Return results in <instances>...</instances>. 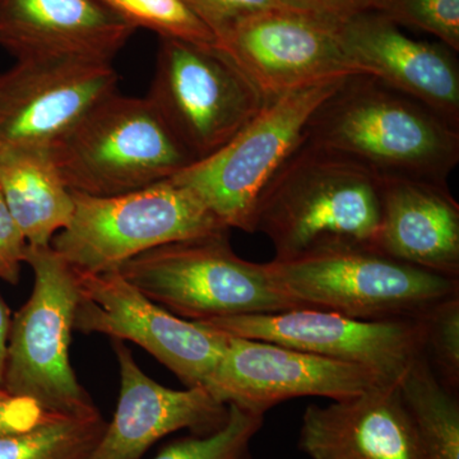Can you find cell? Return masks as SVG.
<instances>
[{
  "label": "cell",
  "mask_w": 459,
  "mask_h": 459,
  "mask_svg": "<svg viewBox=\"0 0 459 459\" xmlns=\"http://www.w3.org/2000/svg\"><path fill=\"white\" fill-rule=\"evenodd\" d=\"M380 175L303 137L256 199L252 234L274 247V259L325 250H376Z\"/></svg>",
  "instance_id": "1"
},
{
  "label": "cell",
  "mask_w": 459,
  "mask_h": 459,
  "mask_svg": "<svg viewBox=\"0 0 459 459\" xmlns=\"http://www.w3.org/2000/svg\"><path fill=\"white\" fill-rule=\"evenodd\" d=\"M304 137L380 177L448 180L459 162V129L369 74H350L316 108Z\"/></svg>",
  "instance_id": "2"
},
{
  "label": "cell",
  "mask_w": 459,
  "mask_h": 459,
  "mask_svg": "<svg viewBox=\"0 0 459 459\" xmlns=\"http://www.w3.org/2000/svg\"><path fill=\"white\" fill-rule=\"evenodd\" d=\"M68 189L110 197L170 179L195 164L147 98L111 93L49 150Z\"/></svg>",
  "instance_id": "3"
},
{
  "label": "cell",
  "mask_w": 459,
  "mask_h": 459,
  "mask_svg": "<svg viewBox=\"0 0 459 459\" xmlns=\"http://www.w3.org/2000/svg\"><path fill=\"white\" fill-rule=\"evenodd\" d=\"M263 265L272 283L296 307L353 319H418L435 304L459 294V279L362 247L273 259Z\"/></svg>",
  "instance_id": "4"
},
{
  "label": "cell",
  "mask_w": 459,
  "mask_h": 459,
  "mask_svg": "<svg viewBox=\"0 0 459 459\" xmlns=\"http://www.w3.org/2000/svg\"><path fill=\"white\" fill-rule=\"evenodd\" d=\"M25 263L32 270L33 289L11 320L5 392L36 402L53 415H99L69 360L78 303L74 268L51 247L27 246Z\"/></svg>",
  "instance_id": "5"
},
{
  "label": "cell",
  "mask_w": 459,
  "mask_h": 459,
  "mask_svg": "<svg viewBox=\"0 0 459 459\" xmlns=\"http://www.w3.org/2000/svg\"><path fill=\"white\" fill-rule=\"evenodd\" d=\"M72 195L71 221L50 247L80 272L117 271L157 247L230 231L188 188L171 179L110 197Z\"/></svg>",
  "instance_id": "6"
},
{
  "label": "cell",
  "mask_w": 459,
  "mask_h": 459,
  "mask_svg": "<svg viewBox=\"0 0 459 459\" xmlns=\"http://www.w3.org/2000/svg\"><path fill=\"white\" fill-rule=\"evenodd\" d=\"M117 271L153 303L192 322L299 309L263 263L234 252L229 231L157 247Z\"/></svg>",
  "instance_id": "7"
},
{
  "label": "cell",
  "mask_w": 459,
  "mask_h": 459,
  "mask_svg": "<svg viewBox=\"0 0 459 459\" xmlns=\"http://www.w3.org/2000/svg\"><path fill=\"white\" fill-rule=\"evenodd\" d=\"M346 77L268 99L225 146L170 179L188 188L226 228L252 234L253 213L263 188L303 140L314 111Z\"/></svg>",
  "instance_id": "8"
},
{
  "label": "cell",
  "mask_w": 459,
  "mask_h": 459,
  "mask_svg": "<svg viewBox=\"0 0 459 459\" xmlns=\"http://www.w3.org/2000/svg\"><path fill=\"white\" fill-rule=\"evenodd\" d=\"M197 162L231 141L267 98L216 48L160 39L146 96Z\"/></svg>",
  "instance_id": "9"
},
{
  "label": "cell",
  "mask_w": 459,
  "mask_h": 459,
  "mask_svg": "<svg viewBox=\"0 0 459 459\" xmlns=\"http://www.w3.org/2000/svg\"><path fill=\"white\" fill-rule=\"evenodd\" d=\"M75 271L74 331L131 341L161 362L186 386H204L219 364L228 334L179 318L153 303L119 271Z\"/></svg>",
  "instance_id": "10"
},
{
  "label": "cell",
  "mask_w": 459,
  "mask_h": 459,
  "mask_svg": "<svg viewBox=\"0 0 459 459\" xmlns=\"http://www.w3.org/2000/svg\"><path fill=\"white\" fill-rule=\"evenodd\" d=\"M229 336L252 338L351 362L377 371L388 382H400L411 365L425 356L421 318L360 320L299 309L246 314L198 322Z\"/></svg>",
  "instance_id": "11"
},
{
  "label": "cell",
  "mask_w": 459,
  "mask_h": 459,
  "mask_svg": "<svg viewBox=\"0 0 459 459\" xmlns=\"http://www.w3.org/2000/svg\"><path fill=\"white\" fill-rule=\"evenodd\" d=\"M385 383L395 382L361 365L267 341L229 336L204 388L226 406L264 416L272 407L294 398L346 400Z\"/></svg>",
  "instance_id": "12"
},
{
  "label": "cell",
  "mask_w": 459,
  "mask_h": 459,
  "mask_svg": "<svg viewBox=\"0 0 459 459\" xmlns=\"http://www.w3.org/2000/svg\"><path fill=\"white\" fill-rule=\"evenodd\" d=\"M340 23L298 9L261 12L226 30L217 38L216 49L271 99L361 74L343 49Z\"/></svg>",
  "instance_id": "13"
},
{
  "label": "cell",
  "mask_w": 459,
  "mask_h": 459,
  "mask_svg": "<svg viewBox=\"0 0 459 459\" xmlns=\"http://www.w3.org/2000/svg\"><path fill=\"white\" fill-rule=\"evenodd\" d=\"M117 83L110 62L17 60L0 74V152L50 150Z\"/></svg>",
  "instance_id": "14"
},
{
  "label": "cell",
  "mask_w": 459,
  "mask_h": 459,
  "mask_svg": "<svg viewBox=\"0 0 459 459\" xmlns=\"http://www.w3.org/2000/svg\"><path fill=\"white\" fill-rule=\"evenodd\" d=\"M120 370V394L114 418L86 459H141L156 442L189 429L195 435L219 430L229 406L204 386L168 388L151 379L124 341L114 340Z\"/></svg>",
  "instance_id": "15"
},
{
  "label": "cell",
  "mask_w": 459,
  "mask_h": 459,
  "mask_svg": "<svg viewBox=\"0 0 459 459\" xmlns=\"http://www.w3.org/2000/svg\"><path fill=\"white\" fill-rule=\"evenodd\" d=\"M380 12L340 23L347 56L364 74L421 102L459 129V65L442 42L413 40Z\"/></svg>",
  "instance_id": "16"
},
{
  "label": "cell",
  "mask_w": 459,
  "mask_h": 459,
  "mask_svg": "<svg viewBox=\"0 0 459 459\" xmlns=\"http://www.w3.org/2000/svg\"><path fill=\"white\" fill-rule=\"evenodd\" d=\"M135 31L99 0H0V48L16 62L113 63Z\"/></svg>",
  "instance_id": "17"
},
{
  "label": "cell",
  "mask_w": 459,
  "mask_h": 459,
  "mask_svg": "<svg viewBox=\"0 0 459 459\" xmlns=\"http://www.w3.org/2000/svg\"><path fill=\"white\" fill-rule=\"evenodd\" d=\"M299 446L312 459H427L402 400L400 382L327 406L310 404Z\"/></svg>",
  "instance_id": "18"
},
{
  "label": "cell",
  "mask_w": 459,
  "mask_h": 459,
  "mask_svg": "<svg viewBox=\"0 0 459 459\" xmlns=\"http://www.w3.org/2000/svg\"><path fill=\"white\" fill-rule=\"evenodd\" d=\"M376 250L459 279V204L446 181L380 177Z\"/></svg>",
  "instance_id": "19"
},
{
  "label": "cell",
  "mask_w": 459,
  "mask_h": 459,
  "mask_svg": "<svg viewBox=\"0 0 459 459\" xmlns=\"http://www.w3.org/2000/svg\"><path fill=\"white\" fill-rule=\"evenodd\" d=\"M0 189L27 246L50 247L74 213V195L49 150L0 152Z\"/></svg>",
  "instance_id": "20"
},
{
  "label": "cell",
  "mask_w": 459,
  "mask_h": 459,
  "mask_svg": "<svg viewBox=\"0 0 459 459\" xmlns=\"http://www.w3.org/2000/svg\"><path fill=\"white\" fill-rule=\"evenodd\" d=\"M404 402L427 459H459L458 395L444 388L421 356L400 380Z\"/></svg>",
  "instance_id": "21"
},
{
  "label": "cell",
  "mask_w": 459,
  "mask_h": 459,
  "mask_svg": "<svg viewBox=\"0 0 459 459\" xmlns=\"http://www.w3.org/2000/svg\"><path fill=\"white\" fill-rule=\"evenodd\" d=\"M101 416L56 418L0 437V459H86L104 433Z\"/></svg>",
  "instance_id": "22"
},
{
  "label": "cell",
  "mask_w": 459,
  "mask_h": 459,
  "mask_svg": "<svg viewBox=\"0 0 459 459\" xmlns=\"http://www.w3.org/2000/svg\"><path fill=\"white\" fill-rule=\"evenodd\" d=\"M135 29H146L160 39L193 42L199 47L217 48L213 32L184 0H99Z\"/></svg>",
  "instance_id": "23"
},
{
  "label": "cell",
  "mask_w": 459,
  "mask_h": 459,
  "mask_svg": "<svg viewBox=\"0 0 459 459\" xmlns=\"http://www.w3.org/2000/svg\"><path fill=\"white\" fill-rule=\"evenodd\" d=\"M264 416L229 406V418L219 430L193 435L169 444L155 459H252L250 444Z\"/></svg>",
  "instance_id": "24"
},
{
  "label": "cell",
  "mask_w": 459,
  "mask_h": 459,
  "mask_svg": "<svg viewBox=\"0 0 459 459\" xmlns=\"http://www.w3.org/2000/svg\"><path fill=\"white\" fill-rule=\"evenodd\" d=\"M425 358L444 388L459 391V294L435 304L421 316Z\"/></svg>",
  "instance_id": "25"
},
{
  "label": "cell",
  "mask_w": 459,
  "mask_h": 459,
  "mask_svg": "<svg viewBox=\"0 0 459 459\" xmlns=\"http://www.w3.org/2000/svg\"><path fill=\"white\" fill-rule=\"evenodd\" d=\"M380 13L398 26L415 27L459 50V0H388Z\"/></svg>",
  "instance_id": "26"
},
{
  "label": "cell",
  "mask_w": 459,
  "mask_h": 459,
  "mask_svg": "<svg viewBox=\"0 0 459 459\" xmlns=\"http://www.w3.org/2000/svg\"><path fill=\"white\" fill-rule=\"evenodd\" d=\"M184 2L213 32L216 40L230 27L253 14L274 11V9H296L286 0H184Z\"/></svg>",
  "instance_id": "27"
},
{
  "label": "cell",
  "mask_w": 459,
  "mask_h": 459,
  "mask_svg": "<svg viewBox=\"0 0 459 459\" xmlns=\"http://www.w3.org/2000/svg\"><path fill=\"white\" fill-rule=\"evenodd\" d=\"M27 243L0 189V280L16 285L25 263Z\"/></svg>",
  "instance_id": "28"
},
{
  "label": "cell",
  "mask_w": 459,
  "mask_h": 459,
  "mask_svg": "<svg viewBox=\"0 0 459 459\" xmlns=\"http://www.w3.org/2000/svg\"><path fill=\"white\" fill-rule=\"evenodd\" d=\"M56 418L60 416L47 412L36 402L0 394V437L31 430Z\"/></svg>",
  "instance_id": "29"
},
{
  "label": "cell",
  "mask_w": 459,
  "mask_h": 459,
  "mask_svg": "<svg viewBox=\"0 0 459 459\" xmlns=\"http://www.w3.org/2000/svg\"><path fill=\"white\" fill-rule=\"evenodd\" d=\"M299 11L327 18L334 22H343L365 12H380L388 0H286Z\"/></svg>",
  "instance_id": "30"
},
{
  "label": "cell",
  "mask_w": 459,
  "mask_h": 459,
  "mask_svg": "<svg viewBox=\"0 0 459 459\" xmlns=\"http://www.w3.org/2000/svg\"><path fill=\"white\" fill-rule=\"evenodd\" d=\"M11 313L8 305L0 294V394H7L4 388L5 364H7V347L9 328H11Z\"/></svg>",
  "instance_id": "31"
}]
</instances>
